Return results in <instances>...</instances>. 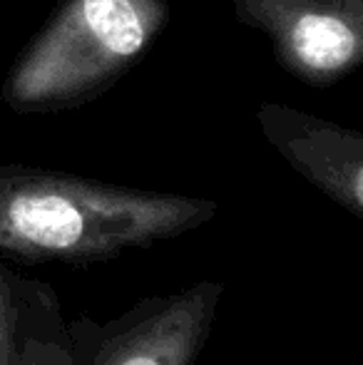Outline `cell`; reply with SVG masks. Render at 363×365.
<instances>
[{
    "label": "cell",
    "mask_w": 363,
    "mask_h": 365,
    "mask_svg": "<svg viewBox=\"0 0 363 365\" xmlns=\"http://www.w3.org/2000/svg\"><path fill=\"white\" fill-rule=\"evenodd\" d=\"M170 0H60L3 85L13 112L73 110L115 87L167 30Z\"/></svg>",
    "instance_id": "cell-2"
},
{
    "label": "cell",
    "mask_w": 363,
    "mask_h": 365,
    "mask_svg": "<svg viewBox=\"0 0 363 365\" xmlns=\"http://www.w3.org/2000/svg\"><path fill=\"white\" fill-rule=\"evenodd\" d=\"M242 25L272 43L284 73L331 87L363 68V0H229Z\"/></svg>",
    "instance_id": "cell-3"
},
{
    "label": "cell",
    "mask_w": 363,
    "mask_h": 365,
    "mask_svg": "<svg viewBox=\"0 0 363 365\" xmlns=\"http://www.w3.org/2000/svg\"><path fill=\"white\" fill-rule=\"evenodd\" d=\"M214 214L212 199L0 169V244L25 254L112 256L192 231Z\"/></svg>",
    "instance_id": "cell-1"
},
{
    "label": "cell",
    "mask_w": 363,
    "mask_h": 365,
    "mask_svg": "<svg viewBox=\"0 0 363 365\" xmlns=\"http://www.w3.org/2000/svg\"><path fill=\"white\" fill-rule=\"evenodd\" d=\"M257 125L294 172L363 219V132L284 102H262Z\"/></svg>",
    "instance_id": "cell-4"
},
{
    "label": "cell",
    "mask_w": 363,
    "mask_h": 365,
    "mask_svg": "<svg viewBox=\"0 0 363 365\" xmlns=\"http://www.w3.org/2000/svg\"><path fill=\"white\" fill-rule=\"evenodd\" d=\"M5 351V313H3V298H0V361Z\"/></svg>",
    "instance_id": "cell-6"
},
{
    "label": "cell",
    "mask_w": 363,
    "mask_h": 365,
    "mask_svg": "<svg viewBox=\"0 0 363 365\" xmlns=\"http://www.w3.org/2000/svg\"><path fill=\"white\" fill-rule=\"evenodd\" d=\"M217 289L199 286L170 298L120 333L95 365H189L212 321Z\"/></svg>",
    "instance_id": "cell-5"
}]
</instances>
